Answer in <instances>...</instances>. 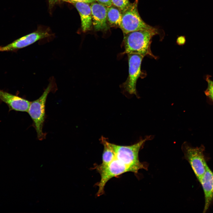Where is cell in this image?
Instances as JSON below:
<instances>
[{
	"label": "cell",
	"mask_w": 213,
	"mask_h": 213,
	"mask_svg": "<svg viewBox=\"0 0 213 213\" xmlns=\"http://www.w3.org/2000/svg\"><path fill=\"white\" fill-rule=\"evenodd\" d=\"M182 148L185 159L188 162L199 181L207 165L204 153V146L201 145L199 147H194L184 143Z\"/></svg>",
	"instance_id": "cell-6"
},
{
	"label": "cell",
	"mask_w": 213,
	"mask_h": 213,
	"mask_svg": "<svg viewBox=\"0 0 213 213\" xmlns=\"http://www.w3.org/2000/svg\"><path fill=\"white\" fill-rule=\"evenodd\" d=\"M106 18L111 25L120 27L122 20V12L117 8L112 6L107 7Z\"/></svg>",
	"instance_id": "cell-14"
},
{
	"label": "cell",
	"mask_w": 213,
	"mask_h": 213,
	"mask_svg": "<svg viewBox=\"0 0 213 213\" xmlns=\"http://www.w3.org/2000/svg\"><path fill=\"white\" fill-rule=\"evenodd\" d=\"M0 102H3L7 105L9 111L14 110L27 112L31 103L26 99L0 89Z\"/></svg>",
	"instance_id": "cell-9"
},
{
	"label": "cell",
	"mask_w": 213,
	"mask_h": 213,
	"mask_svg": "<svg viewBox=\"0 0 213 213\" xmlns=\"http://www.w3.org/2000/svg\"><path fill=\"white\" fill-rule=\"evenodd\" d=\"M100 141L104 146V150L102 155V162L99 165L101 167H103L108 164L114 159L115 154L112 143L109 142L106 138L102 136Z\"/></svg>",
	"instance_id": "cell-13"
},
{
	"label": "cell",
	"mask_w": 213,
	"mask_h": 213,
	"mask_svg": "<svg viewBox=\"0 0 213 213\" xmlns=\"http://www.w3.org/2000/svg\"><path fill=\"white\" fill-rule=\"evenodd\" d=\"M80 16L81 27L83 32L90 30L92 25L91 9L89 3L76 2L72 3Z\"/></svg>",
	"instance_id": "cell-12"
},
{
	"label": "cell",
	"mask_w": 213,
	"mask_h": 213,
	"mask_svg": "<svg viewBox=\"0 0 213 213\" xmlns=\"http://www.w3.org/2000/svg\"><path fill=\"white\" fill-rule=\"evenodd\" d=\"M128 55L129 65V74L128 77L122 85L125 91L130 94L137 95L136 84L141 74V66L142 56L136 54Z\"/></svg>",
	"instance_id": "cell-7"
},
{
	"label": "cell",
	"mask_w": 213,
	"mask_h": 213,
	"mask_svg": "<svg viewBox=\"0 0 213 213\" xmlns=\"http://www.w3.org/2000/svg\"><path fill=\"white\" fill-rule=\"evenodd\" d=\"M50 8H52L58 2L62 0H48Z\"/></svg>",
	"instance_id": "cell-19"
},
{
	"label": "cell",
	"mask_w": 213,
	"mask_h": 213,
	"mask_svg": "<svg viewBox=\"0 0 213 213\" xmlns=\"http://www.w3.org/2000/svg\"><path fill=\"white\" fill-rule=\"evenodd\" d=\"M210 76L209 75L206 76V80L208 86L204 92L209 100L213 103V81L210 78Z\"/></svg>",
	"instance_id": "cell-15"
},
{
	"label": "cell",
	"mask_w": 213,
	"mask_h": 213,
	"mask_svg": "<svg viewBox=\"0 0 213 213\" xmlns=\"http://www.w3.org/2000/svg\"><path fill=\"white\" fill-rule=\"evenodd\" d=\"M96 1L106 7H110L112 5V0H96Z\"/></svg>",
	"instance_id": "cell-17"
},
{
	"label": "cell",
	"mask_w": 213,
	"mask_h": 213,
	"mask_svg": "<svg viewBox=\"0 0 213 213\" xmlns=\"http://www.w3.org/2000/svg\"><path fill=\"white\" fill-rule=\"evenodd\" d=\"M138 0L130 3L128 7L122 12V20L120 27L124 34L130 32L151 30L155 28L146 22L140 16L138 9Z\"/></svg>",
	"instance_id": "cell-4"
},
{
	"label": "cell",
	"mask_w": 213,
	"mask_h": 213,
	"mask_svg": "<svg viewBox=\"0 0 213 213\" xmlns=\"http://www.w3.org/2000/svg\"><path fill=\"white\" fill-rule=\"evenodd\" d=\"M92 25L96 31L106 30L107 28V7L98 2H93L90 5Z\"/></svg>",
	"instance_id": "cell-10"
},
{
	"label": "cell",
	"mask_w": 213,
	"mask_h": 213,
	"mask_svg": "<svg viewBox=\"0 0 213 213\" xmlns=\"http://www.w3.org/2000/svg\"><path fill=\"white\" fill-rule=\"evenodd\" d=\"M158 33L157 29L155 28L152 30L136 31L124 34V53L138 54L143 57L149 55L156 58L151 51V45L152 38Z\"/></svg>",
	"instance_id": "cell-1"
},
{
	"label": "cell",
	"mask_w": 213,
	"mask_h": 213,
	"mask_svg": "<svg viewBox=\"0 0 213 213\" xmlns=\"http://www.w3.org/2000/svg\"><path fill=\"white\" fill-rule=\"evenodd\" d=\"M51 88L50 83L39 98L31 102L28 112L33 122L38 138L40 141L45 139L46 135V133L43 132V128L46 117V101Z\"/></svg>",
	"instance_id": "cell-3"
},
{
	"label": "cell",
	"mask_w": 213,
	"mask_h": 213,
	"mask_svg": "<svg viewBox=\"0 0 213 213\" xmlns=\"http://www.w3.org/2000/svg\"><path fill=\"white\" fill-rule=\"evenodd\" d=\"M62 1L72 4L76 2H84L90 3L95 2L96 0H62Z\"/></svg>",
	"instance_id": "cell-18"
},
{
	"label": "cell",
	"mask_w": 213,
	"mask_h": 213,
	"mask_svg": "<svg viewBox=\"0 0 213 213\" xmlns=\"http://www.w3.org/2000/svg\"><path fill=\"white\" fill-rule=\"evenodd\" d=\"M94 168L99 173L101 176L100 181L96 184L99 187L97 193L98 196L104 193L105 185L110 179L126 172H132L130 167L120 162L115 157L107 165L101 167L96 164L95 165Z\"/></svg>",
	"instance_id": "cell-5"
},
{
	"label": "cell",
	"mask_w": 213,
	"mask_h": 213,
	"mask_svg": "<svg viewBox=\"0 0 213 213\" xmlns=\"http://www.w3.org/2000/svg\"><path fill=\"white\" fill-rule=\"evenodd\" d=\"M51 35L47 31L38 30L20 38L5 46H0V51H12L18 50Z\"/></svg>",
	"instance_id": "cell-8"
},
{
	"label": "cell",
	"mask_w": 213,
	"mask_h": 213,
	"mask_svg": "<svg viewBox=\"0 0 213 213\" xmlns=\"http://www.w3.org/2000/svg\"><path fill=\"white\" fill-rule=\"evenodd\" d=\"M149 138L147 137L130 146H120L112 143L115 158L122 163L130 167L132 172L135 173H138L139 170H146L147 164L140 161L138 153L144 143Z\"/></svg>",
	"instance_id": "cell-2"
},
{
	"label": "cell",
	"mask_w": 213,
	"mask_h": 213,
	"mask_svg": "<svg viewBox=\"0 0 213 213\" xmlns=\"http://www.w3.org/2000/svg\"><path fill=\"white\" fill-rule=\"evenodd\" d=\"M112 5L116 7L122 12L130 5L129 0H112Z\"/></svg>",
	"instance_id": "cell-16"
},
{
	"label": "cell",
	"mask_w": 213,
	"mask_h": 213,
	"mask_svg": "<svg viewBox=\"0 0 213 213\" xmlns=\"http://www.w3.org/2000/svg\"><path fill=\"white\" fill-rule=\"evenodd\" d=\"M199 182L203 188L205 204L203 212H206L213 200V172L208 165L206 171Z\"/></svg>",
	"instance_id": "cell-11"
}]
</instances>
